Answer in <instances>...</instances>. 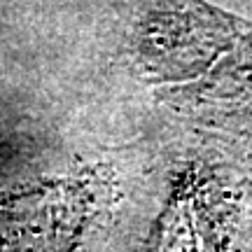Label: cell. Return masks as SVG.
<instances>
[{"label":"cell","mask_w":252,"mask_h":252,"mask_svg":"<svg viewBox=\"0 0 252 252\" xmlns=\"http://www.w3.org/2000/svg\"><path fill=\"white\" fill-rule=\"evenodd\" d=\"M159 17L182 28V56H194L191 65L178 70L182 77H201L208 87L229 75L252 70V24L224 14L203 0H171Z\"/></svg>","instance_id":"obj_1"},{"label":"cell","mask_w":252,"mask_h":252,"mask_svg":"<svg viewBox=\"0 0 252 252\" xmlns=\"http://www.w3.org/2000/svg\"><path fill=\"white\" fill-rule=\"evenodd\" d=\"M77 215L75 194L65 189L12 198L0 206V245L12 241L2 252H61L77 231Z\"/></svg>","instance_id":"obj_2"}]
</instances>
